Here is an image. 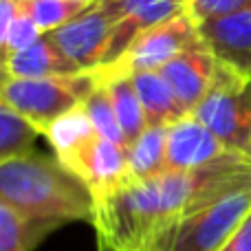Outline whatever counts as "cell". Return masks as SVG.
Returning a JSON list of instances; mask_svg holds the SVG:
<instances>
[{"label": "cell", "mask_w": 251, "mask_h": 251, "mask_svg": "<svg viewBox=\"0 0 251 251\" xmlns=\"http://www.w3.org/2000/svg\"><path fill=\"white\" fill-rule=\"evenodd\" d=\"M251 185V159L229 154L187 172H163L148 181H128L97 203L95 227L101 251H139L154 231L196 207Z\"/></svg>", "instance_id": "obj_1"}, {"label": "cell", "mask_w": 251, "mask_h": 251, "mask_svg": "<svg viewBox=\"0 0 251 251\" xmlns=\"http://www.w3.org/2000/svg\"><path fill=\"white\" fill-rule=\"evenodd\" d=\"M0 203L22 218L31 247L69 223H95L91 190L57 161L33 154L0 163Z\"/></svg>", "instance_id": "obj_2"}, {"label": "cell", "mask_w": 251, "mask_h": 251, "mask_svg": "<svg viewBox=\"0 0 251 251\" xmlns=\"http://www.w3.org/2000/svg\"><path fill=\"white\" fill-rule=\"evenodd\" d=\"M251 212V185L168 223L139 251H218Z\"/></svg>", "instance_id": "obj_3"}, {"label": "cell", "mask_w": 251, "mask_h": 251, "mask_svg": "<svg viewBox=\"0 0 251 251\" xmlns=\"http://www.w3.org/2000/svg\"><path fill=\"white\" fill-rule=\"evenodd\" d=\"M95 86V73L64 77H2L0 104L26 117L44 134L62 115L82 106Z\"/></svg>", "instance_id": "obj_4"}, {"label": "cell", "mask_w": 251, "mask_h": 251, "mask_svg": "<svg viewBox=\"0 0 251 251\" xmlns=\"http://www.w3.org/2000/svg\"><path fill=\"white\" fill-rule=\"evenodd\" d=\"M192 115L207 126L227 150L251 159V79L221 64L212 91Z\"/></svg>", "instance_id": "obj_5"}, {"label": "cell", "mask_w": 251, "mask_h": 251, "mask_svg": "<svg viewBox=\"0 0 251 251\" xmlns=\"http://www.w3.org/2000/svg\"><path fill=\"white\" fill-rule=\"evenodd\" d=\"M113 29L115 20L110 11L101 4V0H95L73 20L47 35L66 53L71 62H75L82 73H93L108 60Z\"/></svg>", "instance_id": "obj_6"}, {"label": "cell", "mask_w": 251, "mask_h": 251, "mask_svg": "<svg viewBox=\"0 0 251 251\" xmlns=\"http://www.w3.org/2000/svg\"><path fill=\"white\" fill-rule=\"evenodd\" d=\"M199 40H201L199 22L190 11H185L181 16L170 18V20L161 22V25L137 35L134 42L128 47V51L113 64H119L130 73H137V71H161L165 64H170L174 57L181 55L187 47L196 44Z\"/></svg>", "instance_id": "obj_7"}, {"label": "cell", "mask_w": 251, "mask_h": 251, "mask_svg": "<svg viewBox=\"0 0 251 251\" xmlns=\"http://www.w3.org/2000/svg\"><path fill=\"white\" fill-rule=\"evenodd\" d=\"M60 163L69 168L91 190L95 205L113 196L119 187L130 181L126 148L108 141L101 134H95L91 141H86Z\"/></svg>", "instance_id": "obj_8"}, {"label": "cell", "mask_w": 251, "mask_h": 251, "mask_svg": "<svg viewBox=\"0 0 251 251\" xmlns=\"http://www.w3.org/2000/svg\"><path fill=\"white\" fill-rule=\"evenodd\" d=\"M101 4L115 20L106 64L117 62L143 31L190 11V0H101Z\"/></svg>", "instance_id": "obj_9"}, {"label": "cell", "mask_w": 251, "mask_h": 251, "mask_svg": "<svg viewBox=\"0 0 251 251\" xmlns=\"http://www.w3.org/2000/svg\"><path fill=\"white\" fill-rule=\"evenodd\" d=\"M199 31L218 64L251 79V2L227 16L199 22Z\"/></svg>", "instance_id": "obj_10"}, {"label": "cell", "mask_w": 251, "mask_h": 251, "mask_svg": "<svg viewBox=\"0 0 251 251\" xmlns=\"http://www.w3.org/2000/svg\"><path fill=\"white\" fill-rule=\"evenodd\" d=\"M236 154L227 150L225 143L212 132L203 122L187 115L176 124L168 126V170L170 172H187L223 161Z\"/></svg>", "instance_id": "obj_11"}, {"label": "cell", "mask_w": 251, "mask_h": 251, "mask_svg": "<svg viewBox=\"0 0 251 251\" xmlns=\"http://www.w3.org/2000/svg\"><path fill=\"white\" fill-rule=\"evenodd\" d=\"M218 60L205 47L203 40L187 47L181 55H176L170 64L161 69L170 86L174 88L181 106L187 115H192L201 106V101L212 91L218 75Z\"/></svg>", "instance_id": "obj_12"}, {"label": "cell", "mask_w": 251, "mask_h": 251, "mask_svg": "<svg viewBox=\"0 0 251 251\" xmlns=\"http://www.w3.org/2000/svg\"><path fill=\"white\" fill-rule=\"evenodd\" d=\"M97 75L101 84L108 88L110 100H113L115 113H117V122L122 126V132L126 139V148L148 128L146 110L139 100V93L134 88L132 73L122 69L119 64H108L100 66L97 71H93Z\"/></svg>", "instance_id": "obj_13"}, {"label": "cell", "mask_w": 251, "mask_h": 251, "mask_svg": "<svg viewBox=\"0 0 251 251\" xmlns=\"http://www.w3.org/2000/svg\"><path fill=\"white\" fill-rule=\"evenodd\" d=\"M77 73L82 71L49 35H42L25 51L2 57V77H64Z\"/></svg>", "instance_id": "obj_14"}, {"label": "cell", "mask_w": 251, "mask_h": 251, "mask_svg": "<svg viewBox=\"0 0 251 251\" xmlns=\"http://www.w3.org/2000/svg\"><path fill=\"white\" fill-rule=\"evenodd\" d=\"M132 82L146 110L148 126H172L187 117L174 88L161 71H137L132 73Z\"/></svg>", "instance_id": "obj_15"}, {"label": "cell", "mask_w": 251, "mask_h": 251, "mask_svg": "<svg viewBox=\"0 0 251 251\" xmlns=\"http://www.w3.org/2000/svg\"><path fill=\"white\" fill-rule=\"evenodd\" d=\"M130 181H148L168 172V126H148L128 148Z\"/></svg>", "instance_id": "obj_16"}, {"label": "cell", "mask_w": 251, "mask_h": 251, "mask_svg": "<svg viewBox=\"0 0 251 251\" xmlns=\"http://www.w3.org/2000/svg\"><path fill=\"white\" fill-rule=\"evenodd\" d=\"M95 134L100 132L95 130V126H93L91 117H88L86 108L82 104L77 108L69 110L66 115H62L57 122H53L51 128L44 132V137L51 143L57 161H62L69 154H73L77 148H82L86 141H91Z\"/></svg>", "instance_id": "obj_17"}, {"label": "cell", "mask_w": 251, "mask_h": 251, "mask_svg": "<svg viewBox=\"0 0 251 251\" xmlns=\"http://www.w3.org/2000/svg\"><path fill=\"white\" fill-rule=\"evenodd\" d=\"M38 134H42L26 117L0 104V163L33 154Z\"/></svg>", "instance_id": "obj_18"}, {"label": "cell", "mask_w": 251, "mask_h": 251, "mask_svg": "<svg viewBox=\"0 0 251 251\" xmlns=\"http://www.w3.org/2000/svg\"><path fill=\"white\" fill-rule=\"evenodd\" d=\"M2 2V57H9L13 53H20L29 49L42 38V31L35 26L31 16L25 11L20 0H0Z\"/></svg>", "instance_id": "obj_19"}, {"label": "cell", "mask_w": 251, "mask_h": 251, "mask_svg": "<svg viewBox=\"0 0 251 251\" xmlns=\"http://www.w3.org/2000/svg\"><path fill=\"white\" fill-rule=\"evenodd\" d=\"M84 108H86L93 126H95V130L101 137L126 148V139L122 132V126L117 122V113H115L110 93L100 79H97V86L93 88V93L86 97V101H84Z\"/></svg>", "instance_id": "obj_20"}, {"label": "cell", "mask_w": 251, "mask_h": 251, "mask_svg": "<svg viewBox=\"0 0 251 251\" xmlns=\"http://www.w3.org/2000/svg\"><path fill=\"white\" fill-rule=\"evenodd\" d=\"M20 2L44 35L60 29L62 25L73 20L77 13L88 7V4L71 2V0H20Z\"/></svg>", "instance_id": "obj_21"}, {"label": "cell", "mask_w": 251, "mask_h": 251, "mask_svg": "<svg viewBox=\"0 0 251 251\" xmlns=\"http://www.w3.org/2000/svg\"><path fill=\"white\" fill-rule=\"evenodd\" d=\"M29 238L25 234L22 218L9 207L0 203V251H31Z\"/></svg>", "instance_id": "obj_22"}, {"label": "cell", "mask_w": 251, "mask_h": 251, "mask_svg": "<svg viewBox=\"0 0 251 251\" xmlns=\"http://www.w3.org/2000/svg\"><path fill=\"white\" fill-rule=\"evenodd\" d=\"M249 2L251 0H190V13L196 18V22H205L227 16Z\"/></svg>", "instance_id": "obj_23"}, {"label": "cell", "mask_w": 251, "mask_h": 251, "mask_svg": "<svg viewBox=\"0 0 251 251\" xmlns=\"http://www.w3.org/2000/svg\"><path fill=\"white\" fill-rule=\"evenodd\" d=\"M218 251H251V212L243 218V223L236 227V231Z\"/></svg>", "instance_id": "obj_24"}, {"label": "cell", "mask_w": 251, "mask_h": 251, "mask_svg": "<svg viewBox=\"0 0 251 251\" xmlns=\"http://www.w3.org/2000/svg\"><path fill=\"white\" fill-rule=\"evenodd\" d=\"M71 2H82V4H93L95 0H71Z\"/></svg>", "instance_id": "obj_25"}]
</instances>
